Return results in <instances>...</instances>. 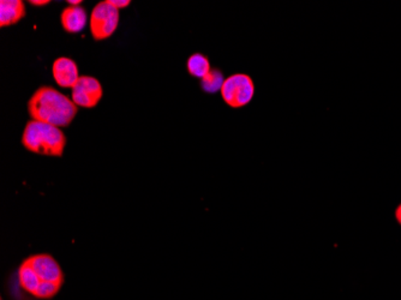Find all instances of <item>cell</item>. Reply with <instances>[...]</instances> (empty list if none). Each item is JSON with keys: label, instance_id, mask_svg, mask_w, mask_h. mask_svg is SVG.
<instances>
[{"label": "cell", "instance_id": "52a82bcc", "mask_svg": "<svg viewBox=\"0 0 401 300\" xmlns=\"http://www.w3.org/2000/svg\"><path fill=\"white\" fill-rule=\"evenodd\" d=\"M52 74L57 84L62 88H74L79 79L77 64L70 58H58L52 66Z\"/></svg>", "mask_w": 401, "mask_h": 300}, {"label": "cell", "instance_id": "7a4b0ae2", "mask_svg": "<svg viewBox=\"0 0 401 300\" xmlns=\"http://www.w3.org/2000/svg\"><path fill=\"white\" fill-rule=\"evenodd\" d=\"M22 144L27 150L35 154L60 157L67 145V137L60 128L30 120L22 135Z\"/></svg>", "mask_w": 401, "mask_h": 300}, {"label": "cell", "instance_id": "7c38bea8", "mask_svg": "<svg viewBox=\"0 0 401 300\" xmlns=\"http://www.w3.org/2000/svg\"><path fill=\"white\" fill-rule=\"evenodd\" d=\"M223 82H225V79H223V74L220 72V70L214 69V70H211L204 79H202L201 86L206 93L214 94L216 91H221Z\"/></svg>", "mask_w": 401, "mask_h": 300}, {"label": "cell", "instance_id": "4fadbf2b", "mask_svg": "<svg viewBox=\"0 0 401 300\" xmlns=\"http://www.w3.org/2000/svg\"><path fill=\"white\" fill-rule=\"evenodd\" d=\"M108 3L112 5V6H114V8H126L130 5V0H107Z\"/></svg>", "mask_w": 401, "mask_h": 300}, {"label": "cell", "instance_id": "6da1fadb", "mask_svg": "<svg viewBox=\"0 0 401 300\" xmlns=\"http://www.w3.org/2000/svg\"><path fill=\"white\" fill-rule=\"evenodd\" d=\"M28 111L33 120L57 128H67L74 119L79 107L72 100L52 86H41L30 98Z\"/></svg>", "mask_w": 401, "mask_h": 300}, {"label": "cell", "instance_id": "3957f363", "mask_svg": "<svg viewBox=\"0 0 401 300\" xmlns=\"http://www.w3.org/2000/svg\"><path fill=\"white\" fill-rule=\"evenodd\" d=\"M223 101L232 108H242L253 100L255 84L250 76L235 74L225 79L221 88Z\"/></svg>", "mask_w": 401, "mask_h": 300}, {"label": "cell", "instance_id": "8992f818", "mask_svg": "<svg viewBox=\"0 0 401 300\" xmlns=\"http://www.w3.org/2000/svg\"><path fill=\"white\" fill-rule=\"evenodd\" d=\"M28 263L34 268L37 276L44 282H58L64 285L65 276L58 262L48 254H39L27 259Z\"/></svg>", "mask_w": 401, "mask_h": 300}, {"label": "cell", "instance_id": "30bf717a", "mask_svg": "<svg viewBox=\"0 0 401 300\" xmlns=\"http://www.w3.org/2000/svg\"><path fill=\"white\" fill-rule=\"evenodd\" d=\"M17 281H18V286H20L25 293H28V294L33 296H35L37 289H39V287L42 285L41 280L37 276V272H35L34 268L28 263L27 259H25L23 263L18 268Z\"/></svg>", "mask_w": 401, "mask_h": 300}, {"label": "cell", "instance_id": "ba28073f", "mask_svg": "<svg viewBox=\"0 0 401 300\" xmlns=\"http://www.w3.org/2000/svg\"><path fill=\"white\" fill-rule=\"evenodd\" d=\"M60 20L65 32L70 34L79 33L87 25V11L81 6H67L63 10Z\"/></svg>", "mask_w": 401, "mask_h": 300}, {"label": "cell", "instance_id": "5bb4252c", "mask_svg": "<svg viewBox=\"0 0 401 300\" xmlns=\"http://www.w3.org/2000/svg\"><path fill=\"white\" fill-rule=\"evenodd\" d=\"M29 4L34 6H44V5L50 4V0H30Z\"/></svg>", "mask_w": 401, "mask_h": 300}, {"label": "cell", "instance_id": "8fae6325", "mask_svg": "<svg viewBox=\"0 0 401 300\" xmlns=\"http://www.w3.org/2000/svg\"><path fill=\"white\" fill-rule=\"evenodd\" d=\"M186 67H188V72H189L191 76L197 77V79H204L211 70L209 59L201 53L192 54V56L188 59Z\"/></svg>", "mask_w": 401, "mask_h": 300}, {"label": "cell", "instance_id": "2e32d148", "mask_svg": "<svg viewBox=\"0 0 401 300\" xmlns=\"http://www.w3.org/2000/svg\"><path fill=\"white\" fill-rule=\"evenodd\" d=\"M67 4H70V6H79V4H82V0H69Z\"/></svg>", "mask_w": 401, "mask_h": 300}, {"label": "cell", "instance_id": "9a60e30c", "mask_svg": "<svg viewBox=\"0 0 401 300\" xmlns=\"http://www.w3.org/2000/svg\"><path fill=\"white\" fill-rule=\"evenodd\" d=\"M395 219H397V221L399 222V225H401V204H399L397 210H395Z\"/></svg>", "mask_w": 401, "mask_h": 300}, {"label": "cell", "instance_id": "9c48e42d", "mask_svg": "<svg viewBox=\"0 0 401 300\" xmlns=\"http://www.w3.org/2000/svg\"><path fill=\"white\" fill-rule=\"evenodd\" d=\"M0 27L16 25L25 16V6L22 0H1L0 1Z\"/></svg>", "mask_w": 401, "mask_h": 300}, {"label": "cell", "instance_id": "277c9868", "mask_svg": "<svg viewBox=\"0 0 401 300\" xmlns=\"http://www.w3.org/2000/svg\"><path fill=\"white\" fill-rule=\"evenodd\" d=\"M119 25V10L112 6L107 0L100 1L93 8L91 16V35L96 41L111 37Z\"/></svg>", "mask_w": 401, "mask_h": 300}, {"label": "cell", "instance_id": "5b68a950", "mask_svg": "<svg viewBox=\"0 0 401 300\" xmlns=\"http://www.w3.org/2000/svg\"><path fill=\"white\" fill-rule=\"evenodd\" d=\"M104 91L98 79L91 76L79 77L72 88L71 100L77 107L94 108L103 99Z\"/></svg>", "mask_w": 401, "mask_h": 300}]
</instances>
